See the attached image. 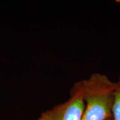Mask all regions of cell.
Instances as JSON below:
<instances>
[{"mask_svg": "<svg viewBox=\"0 0 120 120\" xmlns=\"http://www.w3.org/2000/svg\"><path fill=\"white\" fill-rule=\"evenodd\" d=\"M116 82L105 75L94 73L84 80L85 110L81 120H107L112 117Z\"/></svg>", "mask_w": 120, "mask_h": 120, "instance_id": "1", "label": "cell"}, {"mask_svg": "<svg viewBox=\"0 0 120 120\" xmlns=\"http://www.w3.org/2000/svg\"><path fill=\"white\" fill-rule=\"evenodd\" d=\"M83 85L84 80L75 82L70 90V98L43 112L38 120H81L85 107Z\"/></svg>", "mask_w": 120, "mask_h": 120, "instance_id": "2", "label": "cell"}, {"mask_svg": "<svg viewBox=\"0 0 120 120\" xmlns=\"http://www.w3.org/2000/svg\"><path fill=\"white\" fill-rule=\"evenodd\" d=\"M112 113L113 120H120V76L116 82Z\"/></svg>", "mask_w": 120, "mask_h": 120, "instance_id": "3", "label": "cell"}, {"mask_svg": "<svg viewBox=\"0 0 120 120\" xmlns=\"http://www.w3.org/2000/svg\"><path fill=\"white\" fill-rule=\"evenodd\" d=\"M107 120H113V118H109V119H107Z\"/></svg>", "mask_w": 120, "mask_h": 120, "instance_id": "4", "label": "cell"}]
</instances>
